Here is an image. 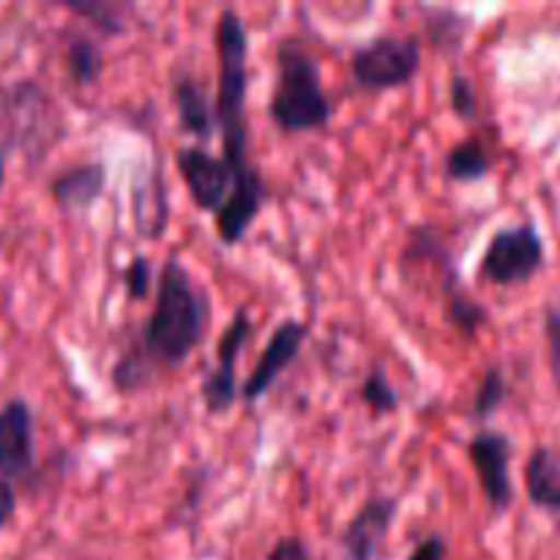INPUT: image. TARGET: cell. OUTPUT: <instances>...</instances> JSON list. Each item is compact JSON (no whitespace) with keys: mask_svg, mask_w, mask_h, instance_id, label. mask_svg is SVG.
Returning <instances> with one entry per match:
<instances>
[{"mask_svg":"<svg viewBox=\"0 0 560 560\" xmlns=\"http://www.w3.org/2000/svg\"><path fill=\"white\" fill-rule=\"evenodd\" d=\"M306 337H310V326H306L304 320L288 317V320L279 323V326L273 328L271 339L266 342V348H262V355L257 359L252 375L246 377L244 386H241V399H244V402H257V399L266 397V394L271 392L273 383L282 377V372L295 364Z\"/></svg>","mask_w":560,"mask_h":560,"instance_id":"9c48e42d","label":"cell"},{"mask_svg":"<svg viewBox=\"0 0 560 560\" xmlns=\"http://www.w3.org/2000/svg\"><path fill=\"white\" fill-rule=\"evenodd\" d=\"M211 323V299L178 255L164 260L156 277V301L135 348L156 370L186 364L206 339Z\"/></svg>","mask_w":560,"mask_h":560,"instance_id":"7a4b0ae2","label":"cell"},{"mask_svg":"<svg viewBox=\"0 0 560 560\" xmlns=\"http://www.w3.org/2000/svg\"><path fill=\"white\" fill-rule=\"evenodd\" d=\"M16 512V490L11 485V479L0 476V528L9 525V520L14 517Z\"/></svg>","mask_w":560,"mask_h":560,"instance_id":"484cf974","label":"cell"},{"mask_svg":"<svg viewBox=\"0 0 560 560\" xmlns=\"http://www.w3.org/2000/svg\"><path fill=\"white\" fill-rule=\"evenodd\" d=\"M252 337V317L246 306H238L230 317L228 328L217 342V366L202 381V405L211 416H222L238 402V359Z\"/></svg>","mask_w":560,"mask_h":560,"instance_id":"8992f818","label":"cell"},{"mask_svg":"<svg viewBox=\"0 0 560 560\" xmlns=\"http://www.w3.org/2000/svg\"><path fill=\"white\" fill-rule=\"evenodd\" d=\"M448 98H452V109L457 118L463 120H476L479 115V93L470 77H465L463 71H454L452 82H448Z\"/></svg>","mask_w":560,"mask_h":560,"instance_id":"44dd1931","label":"cell"},{"mask_svg":"<svg viewBox=\"0 0 560 560\" xmlns=\"http://www.w3.org/2000/svg\"><path fill=\"white\" fill-rule=\"evenodd\" d=\"M268 115L284 135L326 129L334 118V104L323 85V71L312 49L299 36H288L277 47V82H273Z\"/></svg>","mask_w":560,"mask_h":560,"instance_id":"3957f363","label":"cell"},{"mask_svg":"<svg viewBox=\"0 0 560 560\" xmlns=\"http://www.w3.org/2000/svg\"><path fill=\"white\" fill-rule=\"evenodd\" d=\"M427 31L438 47L457 49L465 33L470 31V20L454 9H427Z\"/></svg>","mask_w":560,"mask_h":560,"instance_id":"ac0fdd59","label":"cell"},{"mask_svg":"<svg viewBox=\"0 0 560 560\" xmlns=\"http://www.w3.org/2000/svg\"><path fill=\"white\" fill-rule=\"evenodd\" d=\"M547 246L534 222L501 228L487 241L479 262V279L498 288L525 284L545 268Z\"/></svg>","mask_w":560,"mask_h":560,"instance_id":"277c9868","label":"cell"},{"mask_svg":"<svg viewBox=\"0 0 560 560\" xmlns=\"http://www.w3.org/2000/svg\"><path fill=\"white\" fill-rule=\"evenodd\" d=\"M359 397H361V402H364L375 416L394 413V410H399L397 388L392 386V381H388L386 372L383 370H372L370 375L364 377V383H361V388H359Z\"/></svg>","mask_w":560,"mask_h":560,"instance_id":"ffe728a7","label":"cell"},{"mask_svg":"<svg viewBox=\"0 0 560 560\" xmlns=\"http://www.w3.org/2000/svg\"><path fill=\"white\" fill-rule=\"evenodd\" d=\"M124 284L126 295H129V301H135V304H140V301H145L148 295H151V290L156 288V284H153V266L145 255L131 257V262L124 271Z\"/></svg>","mask_w":560,"mask_h":560,"instance_id":"7402d4cb","label":"cell"},{"mask_svg":"<svg viewBox=\"0 0 560 560\" xmlns=\"http://www.w3.org/2000/svg\"><path fill=\"white\" fill-rule=\"evenodd\" d=\"M468 459L492 514H506L514 503L512 441L506 432L479 430L468 443Z\"/></svg>","mask_w":560,"mask_h":560,"instance_id":"52a82bcc","label":"cell"},{"mask_svg":"<svg viewBox=\"0 0 560 560\" xmlns=\"http://www.w3.org/2000/svg\"><path fill=\"white\" fill-rule=\"evenodd\" d=\"M217 120L222 137L224 162L233 170V195L217 213V233L224 246L246 238L255 219L268 202V186L260 167L249 162V120H246V93H249V33L244 16L224 9L217 20Z\"/></svg>","mask_w":560,"mask_h":560,"instance_id":"6da1fadb","label":"cell"},{"mask_svg":"<svg viewBox=\"0 0 560 560\" xmlns=\"http://www.w3.org/2000/svg\"><path fill=\"white\" fill-rule=\"evenodd\" d=\"M506 394H509V383L503 370L498 366H490L485 372V377L479 381V388H476V397H474V408H470V419H490L503 402H506Z\"/></svg>","mask_w":560,"mask_h":560,"instance_id":"d6986e66","label":"cell"},{"mask_svg":"<svg viewBox=\"0 0 560 560\" xmlns=\"http://www.w3.org/2000/svg\"><path fill=\"white\" fill-rule=\"evenodd\" d=\"M399 501L392 495H375L350 517L342 530L345 560H377L388 534L397 523Z\"/></svg>","mask_w":560,"mask_h":560,"instance_id":"30bf717a","label":"cell"},{"mask_svg":"<svg viewBox=\"0 0 560 560\" xmlns=\"http://www.w3.org/2000/svg\"><path fill=\"white\" fill-rule=\"evenodd\" d=\"M36 463V419L25 399L0 405V476L20 479Z\"/></svg>","mask_w":560,"mask_h":560,"instance_id":"8fae6325","label":"cell"},{"mask_svg":"<svg viewBox=\"0 0 560 560\" xmlns=\"http://www.w3.org/2000/svg\"><path fill=\"white\" fill-rule=\"evenodd\" d=\"M5 178V164H3V153H0V184H3Z\"/></svg>","mask_w":560,"mask_h":560,"instance_id":"4316f807","label":"cell"},{"mask_svg":"<svg viewBox=\"0 0 560 560\" xmlns=\"http://www.w3.org/2000/svg\"><path fill=\"white\" fill-rule=\"evenodd\" d=\"M545 337H547V355H550L552 383L560 397V310L550 306L545 315Z\"/></svg>","mask_w":560,"mask_h":560,"instance_id":"603a6c76","label":"cell"},{"mask_svg":"<svg viewBox=\"0 0 560 560\" xmlns=\"http://www.w3.org/2000/svg\"><path fill=\"white\" fill-rule=\"evenodd\" d=\"M175 167H178L180 178H184L186 189H189L191 202L200 211L217 217L228 206L235 178L224 156H213L202 145H184L175 153Z\"/></svg>","mask_w":560,"mask_h":560,"instance_id":"ba28073f","label":"cell"},{"mask_svg":"<svg viewBox=\"0 0 560 560\" xmlns=\"http://www.w3.org/2000/svg\"><path fill=\"white\" fill-rule=\"evenodd\" d=\"M173 104L175 113H178V124L186 135L197 137V140H211L213 131H219L217 120V102H211L202 88V82L197 80L191 71H178L173 77Z\"/></svg>","mask_w":560,"mask_h":560,"instance_id":"7c38bea8","label":"cell"},{"mask_svg":"<svg viewBox=\"0 0 560 560\" xmlns=\"http://www.w3.org/2000/svg\"><path fill=\"white\" fill-rule=\"evenodd\" d=\"M107 189V167L102 162H82L66 167L49 184L55 202L69 213L91 211Z\"/></svg>","mask_w":560,"mask_h":560,"instance_id":"4fadbf2b","label":"cell"},{"mask_svg":"<svg viewBox=\"0 0 560 560\" xmlns=\"http://www.w3.org/2000/svg\"><path fill=\"white\" fill-rule=\"evenodd\" d=\"M424 60V49L416 36H377L361 44L350 58L355 85L383 93L416 80Z\"/></svg>","mask_w":560,"mask_h":560,"instance_id":"5b68a950","label":"cell"},{"mask_svg":"<svg viewBox=\"0 0 560 560\" xmlns=\"http://www.w3.org/2000/svg\"><path fill=\"white\" fill-rule=\"evenodd\" d=\"M443 167H446V178L454 184H479L490 175L492 159L479 137H468L446 153Z\"/></svg>","mask_w":560,"mask_h":560,"instance_id":"9a60e30c","label":"cell"},{"mask_svg":"<svg viewBox=\"0 0 560 560\" xmlns=\"http://www.w3.org/2000/svg\"><path fill=\"white\" fill-rule=\"evenodd\" d=\"M446 556H448L446 539L438 534H432L413 547V552H410L408 560H446Z\"/></svg>","mask_w":560,"mask_h":560,"instance_id":"d4e9b609","label":"cell"},{"mask_svg":"<svg viewBox=\"0 0 560 560\" xmlns=\"http://www.w3.org/2000/svg\"><path fill=\"white\" fill-rule=\"evenodd\" d=\"M525 490L534 506L560 512V448H534L525 465Z\"/></svg>","mask_w":560,"mask_h":560,"instance_id":"5bb4252c","label":"cell"},{"mask_svg":"<svg viewBox=\"0 0 560 560\" xmlns=\"http://www.w3.org/2000/svg\"><path fill=\"white\" fill-rule=\"evenodd\" d=\"M66 9L77 16H85L88 22L98 27L107 36H120L126 33V5L102 3V0H66Z\"/></svg>","mask_w":560,"mask_h":560,"instance_id":"e0dca14e","label":"cell"},{"mask_svg":"<svg viewBox=\"0 0 560 560\" xmlns=\"http://www.w3.org/2000/svg\"><path fill=\"white\" fill-rule=\"evenodd\" d=\"M66 69L77 85H93L104 71V52L91 38H71L66 47Z\"/></svg>","mask_w":560,"mask_h":560,"instance_id":"2e32d148","label":"cell"},{"mask_svg":"<svg viewBox=\"0 0 560 560\" xmlns=\"http://www.w3.org/2000/svg\"><path fill=\"white\" fill-rule=\"evenodd\" d=\"M266 560H312V552L304 539H299V536H284V539H279L271 547Z\"/></svg>","mask_w":560,"mask_h":560,"instance_id":"cb8c5ba5","label":"cell"}]
</instances>
